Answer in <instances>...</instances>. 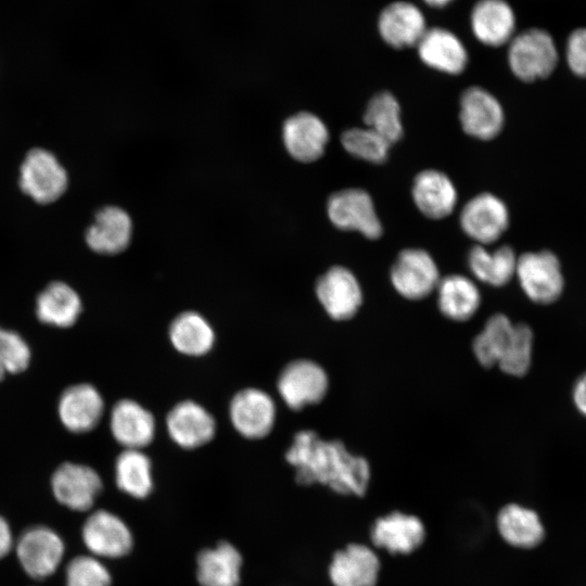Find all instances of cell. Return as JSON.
<instances>
[{
  "label": "cell",
  "instance_id": "obj_25",
  "mask_svg": "<svg viewBox=\"0 0 586 586\" xmlns=\"http://www.w3.org/2000/svg\"><path fill=\"white\" fill-rule=\"evenodd\" d=\"M425 531L419 518L398 511L375 520L371 540L391 553H410L424 540Z\"/></svg>",
  "mask_w": 586,
  "mask_h": 586
},
{
  "label": "cell",
  "instance_id": "obj_2",
  "mask_svg": "<svg viewBox=\"0 0 586 586\" xmlns=\"http://www.w3.org/2000/svg\"><path fill=\"white\" fill-rule=\"evenodd\" d=\"M559 56L553 37L540 27L519 29L506 46L507 65L524 82L548 78L557 68Z\"/></svg>",
  "mask_w": 586,
  "mask_h": 586
},
{
  "label": "cell",
  "instance_id": "obj_33",
  "mask_svg": "<svg viewBox=\"0 0 586 586\" xmlns=\"http://www.w3.org/2000/svg\"><path fill=\"white\" fill-rule=\"evenodd\" d=\"M514 323L504 314L488 318L472 343L473 354L484 368L497 365L508 345Z\"/></svg>",
  "mask_w": 586,
  "mask_h": 586
},
{
  "label": "cell",
  "instance_id": "obj_30",
  "mask_svg": "<svg viewBox=\"0 0 586 586\" xmlns=\"http://www.w3.org/2000/svg\"><path fill=\"white\" fill-rule=\"evenodd\" d=\"M518 256L509 245L493 251L474 245L468 254V267L473 276L492 286H502L515 276Z\"/></svg>",
  "mask_w": 586,
  "mask_h": 586
},
{
  "label": "cell",
  "instance_id": "obj_41",
  "mask_svg": "<svg viewBox=\"0 0 586 586\" xmlns=\"http://www.w3.org/2000/svg\"><path fill=\"white\" fill-rule=\"evenodd\" d=\"M13 546V535L7 520L0 515V559L5 557Z\"/></svg>",
  "mask_w": 586,
  "mask_h": 586
},
{
  "label": "cell",
  "instance_id": "obj_29",
  "mask_svg": "<svg viewBox=\"0 0 586 586\" xmlns=\"http://www.w3.org/2000/svg\"><path fill=\"white\" fill-rule=\"evenodd\" d=\"M168 336L174 348L187 356L199 357L214 346L215 332L199 313L188 310L176 316L169 324Z\"/></svg>",
  "mask_w": 586,
  "mask_h": 586
},
{
  "label": "cell",
  "instance_id": "obj_1",
  "mask_svg": "<svg viewBox=\"0 0 586 586\" xmlns=\"http://www.w3.org/2000/svg\"><path fill=\"white\" fill-rule=\"evenodd\" d=\"M296 469L298 484L320 483L343 495H365L370 468L364 457L351 454L339 441H324L311 430L300 431L285 454Z\"/></svg>",
  "mask_w": 586,
  "mask_h": 586
},
{
  "label": "cell",
  "instance_id": "obj_16",
  "mask_svg": "<svg viewBox=\"0 0 586 586\" xmlns=\"http://www.w3.org/2000/svg\"><path fill=\"white\" fill-rule=\"evenodd\" d=\"M51 486L56 500L76 511L89 510L103 487L94 469L74 462L62 463L54 471Z\"/></svg>",
  "mask_w": 586,
  "mask_h": 586
},
{
  "label": "cell",
  "instance_id": "obj_8",
  "mask_svg": "<svg viewBox=\"0 0 586 586\" xmlns=\"http://www.w3.org/2000/svg\"><path fill=\"white\" fill-rule=\"evenodd\" d=\"M330 221L344 231H356L370 240L379 239L383 227L370 194L359 188L334 192L327 202Z\"/></svg>",
  "mask_w": 586,
  "mask_h": 586
},
{
  "label": "cell",
  "instance_id": "obj_13",
  "mask_svg": "<svg viewBox=\"0 0 586 586\" xmlns=\"http://www.w3.org/2000/svg\"><path fill=\"white\" fill-rule=\"evenodd\" d=\"M276 416V404L271 396L256 387L239 391L229 405L231 424L249 440L267 436L275 425Z\"/></svg>",
  "mask_w": 586,
  "mask_h": 586
},
{
  "label": "cell",
  "instance_id": "obj_14",
  "mask_svg": "<svg viewBox=\"0 0 586 586\" xmlns=\"http://www.w3.org/2000/svg\"><path fill=\"white\" fill-rule=\"evenodd\" d=\"M459 104V120L468 136L492 140L502 130L504 109L497 98L485 88L471 86L464 89Z\"/></svg>",
  "mask_w": 586,
  "mask_h": 586
},
{
  "label": "cell",
  "instance_id": "obj_21",
  "mask_svg": "<svg viewBox=\"0 0 586 586\" xmlns=\"http://www.w3.org/2000/svg\"><path fill=\"white\" fill-rule=\"evenodd\" d=\"M110 430L115 441L125 449H142L155 435L153 415L132 399H120L112 408Z\"/></svg>",
  "mask_w": 586,
  "mask_h": 586
},
{
  "label": "cell",
  "instance_id": "obj_26",
  "mask_svg": "<svg viewBox=\"0 0 586 586\" xmlns=\"http://www.w3.org/2000/svg\"><path fill=\"white\" fill-rule=\"evenodd\" d=\"M81 309L82 305L78 293L62 281L48 284L39 293L36 301L38 319L46 324L59 328L73 326Z\"/></svg>",
  "mask_w": 586,
  "mask_h": 586
},
{
  "label": "cell",
  "instance_id": "obj_4",
  "mask_svg": "<svg viewBox=\"0 0 586 586\" xmlns=\"http://www.w3.org/2000/svg\"><path fill=\"white\" fill-rule=\"evenodd\" d=\"M18 184L24 194L46 205L65 193L68 175L53 153L35 148L28 151L20 167Z\"/></svg>",
  "mask_w": 586,
  "mask_h": 586
},
{
  "label": "cell",
  "instance_id": "obj_18",
  "mask_svg": "<svg viewBox=\"0 0 586 586\" xmlns=\"http://www.w3.org/2000/svg\"><path fill=\"white\" fill-rule=\"evenodd\" d=\"M166 428L168 435L178 446L194 449L213 440L216 421L199 403L182 400L168 411Z\"/></svg>",
  "mask_w": 586,
  "mask_h": 586
},
{
  "label": "cell",
  "instance_id": "obj_36",
  "mask_svg": "<svg viewBox=\"0 0 586 586\" xmlns=\"http://www.w3.org/2000/svg\"><path fill=\"white\" fill-rule=\"evenodd\" d=\"M533 332L525 323H514L508 345L497 364L506 374L524 375L532 362Z\"/></svg>",
  "mask_w": 586,
  "mask_h": 586
},
{
  "label": "cell",
  "instance_id": "obj_39",
  "mask_svg": "<svg viewBox=\"0 0 586 586\" xmlns=\"http://www.w3.org/2000/svg\"><path fill=\"white\" fill-rule=\"evenodd\" d=\"M569 69L577 77L586 78V27L573 29L564 49Z\"/></svg>",
  "mask_w": 586,
  "mask_h": 586
},
{
  "label": "cell",
  "instance_id": "obj_6",
  "mask_svg": "<svg viewBox=\"0 0 586 586\" xmlns=\"http://www.w3.org/2000/svg\"><path fill=\"white\" fill-rule=\"evenodd\" d=\"M467 24L473 39L491 49L506 48L519 30L517 12L508 0H474Z\"/></svg>",
  "mask_w": 586,
  "mask_h": 586
},
{
  "label": "cell",
  "instance_id": "obj_3",
  "mask_svg": "<svg viewBox=\"0 0 586 586\" xmlns=\"http://www.w3.org/2000/svg\"><path fill=\"white\" fill-rule=\"evenodd\" d=\"M429 25L424 8L413 0H390L374 20L379 39L397 51L415 49Z\"/></svg>",
  "mask_w": 586,
  "mask_h": 586
},
{
  "label": "cell",
  "instance_id": "obj_42",
  "mask_svg": "<svg viewBox=\"0 0 586 586\" xmlns=\"http://www.w3.org/2000/svg\"><path fill=\"white\" fill-rule=\"evenodd\" d=\"M457 0H419V3L426 9L442 11L451 7Z\"/></svg>",
  "mask_w": 586,
  "mask_h": 586
},
{
  "label": "cell",
  "instance_id": "obj_23",
  "mask_svg": "<svg viewBox=\"0 0 586 586\" xmlns=\"http://www.w3.org/2000/svg\"><path fill=\"white\" fill-rule=\"evenodd\" d=\"M132 234L130 216L118 206H105L86 231L88 246L99 254L115 255L125 251Z\"/></svg>",
  "mask_w": 586,
  "mask_h": 586
},
{
  "label": "cell",
  "instance_id": "obj_10",
  "mask_svg": "<svg viewBox=\"0 0 586 586\" xmlns=\"http://www.w3.org/2000/svg\"><path fill=\"white\" fill-rule=\"evenodd\" d=\"M390 277L396 292L410 301L429 296L441 280L435 260L422 249L403 250L392 265Z\"/></svg>",
  "mask_w": 586,
  "mask_h": 586
},
{
  "label": "cell",
  "instance_id": "obj_5",
  "mask_svg": "<svg viewBox=\"0 0 586 586\" xmlns=\"http://www.w3.org/2000/svg\"><path fill=\"white\" fill-rule=\"evenodd\" d=\"M515 276L525 295L537 304L556 302L564 289L561 263L547 250L518 256Z\"/></svg>",
  "mask_w": 586,
  "mask_h": 586
},
{
  "label": "cell",
  "instance_id": "obj_34",
  "mask_svg": "<svg viewBox=\"0 0 586 586\" xmlns=\"http://www.w3.org/2000/svg\"><path fill=\"white\" fill-rule=\"evenodd\" d=\"M364 123L391 144L403 136L400 106L393 93L380 91L367 104Z\"/></svg>",
  "mask_w": 586,
  "mask_h": 586
},
{
  "label": "cell",
  "instance_id": "obj_15",
  "mask_svg": "<svg viewBox=\"0 0 586 586\" xmlns=\"http://www.w3.org/2000/svg\"><path fill=\"white\" fill-rule=\"evenodd\" d=\"M316 295L330 318H353L362 303V291L355 275L343 266L328 269L316 282Z\"/></svg>",
  "mask_w": 586,
  "mask_h": 586
},
{
  "label": "cell",
  "instance_id": "obj_24",
  "mask_svg": "<svg viewBox=\"0 0 586 586\" xmlns=\"http://www.w3.org/2000/svg\"><path fill=\"white\" fill-rule=\"evenodd\" d=\"M379 570V558L370 548L351 544L335 552L329 575L334 586H375Z\"/></svg>",
  "mask_w": 586,
  "mask_h": 586
},
{
  "label": "cell",
  "instance_id": "obj_7",
  "mask_svg": "<svg viewBox=\"0 0 586 586\" xmlns=\"http://www.w3.org/2000/svg\"><path fill=\"white\" fill-rule=\"evenodd\" d=\"M415 51L423 65L449 76L461 75L470 62L463 39L445 25H429Z\"/></svg>",
  "mask_w": 586,
  "mask_h": 586
},
{
  "label": "cell",
  "instance_id": "obj_17",
  "mask_svg": "<svg viewBox=\"0 0 586 586\" xmlns=\"http://www.w3.org/2000/svg\"><path fill=\"white\" fill-rule=\"evenodd\" d=\"M81 536L85 546L98 557L119 558L132 548V535L127 525L114 513L98 510L84 523Z\"/></svg>",
  "mask_w": 586,
  "mask_h": 586
},
{
  "label": "cell",
  "instance_id": "obj_31",
  "mask_svg": "<svg viewBox=\"0 0 586 586\" xmlns=\"http://www.w3.org/2000/svg\"><path fill=\"white\" fill-rule=\"evenodd\" d=\"M497 526L501 537L518 548H534L545 537V530L538 514L517 504H509L501 508L497 515Z\"/></svg>",
  "mask_w": 586,
  "mask_h": 586
},
{
  "label": "cell",
  "instance_id": "obj_40",
  "mask_svg": "<svg viewBox=\"0 0 586 586\" xmlns=\"http://www.w3.org/2000/svg\"><path fill=\"white\" fill-rule=\"evenodd\" d=\"M572 397L578 412L586 418V372L576 380Z\"/></svg>",
  "mask_w": 586,
  "mask_h": 586
},
{
  "label": "cell",
  "instance_id": "obj_35",
  "mask_svg": "<svg viewBox=\"0 0 586 586\" xmlns=\"http://www.w3.org/2000/svg\"><path fill=\"white\" fill-rule=\"evenodd\" d=\"M344 150L352 156L372 164L387 160L391 143L369 127H354L341 136Z\"/></svg>",
  "mask_w": 586,
  "mask_h": 586
},
{
  "label": "cell",
  "instance_id": "obj_27",
  "mask_svg": "<svg viewBox=\"0 0 586 586\" xmlns=\"http://www.w3.org/2000/svg\"><path fill=\"white\" fill-rule=\"evenodd\" d=\"M440 311L454 321H467L479 310L481 294L476 284L466 276L449 275L440 280L437 288Z\"/></svg>",
  "mask_w": 586,
  "mask_h": 586
},
{
  "label": "cell",
  "instance_id": "obj_19",
  "mask_svg": "<svg viewBox=\"0 0 586 586\" xmlns=\"http://www.w3.org/2000/svg\"><path fill=\"white\" fill-rule=\"evenodd\" d=\"M282 139L286 151L294 160L311 163L324 153L329 130L317 115L300 112L284 122Z\"/></svg>",
  "mask_w": 586,
  "mask_h": 586
},
{
  "label": "cell",
  "instance_id": "obj_28",
  "mask_svg": "<svg viewBox=\"0 0 586 586\" xmlns=\"http://www.w3.org/2000/svg\"><path fill=\"white\" fill-rule=\"evenodd\" d=\"M242 557L228 542H221L198 556L196 577L202 586H238Z\"/></svg>",
  "mask_w": 586,
  "mask_h": 586
},
{
  "label": "cell",
  "instance_id": "obj_37",
  "mask_svg": "<svg viewBox=\"0 0 586 586\" xmlns=\"http://www.w3.org/2000/svg\"><path fill=\"white\" fill-rule=\"evenodd\" d=\"M30 358L27 342L17 332L0 327V381L7 374L25 371Z\"/></svg>",
  "mask_w": 586,
  "mask_h": 586
},
{
  "label": "cell",
  "instance_id": "obj_20",
  "mask_svg": "<svg viewBox=\"0 0 586 586\" xmlns=\"http://www.w3.org/2000/svg\"><path fill=\"white\" fill-rule=\"evenodd\" d=\"M104 412V400L91 384L68 386L60 396L58 413L62 424L71 432L86 433L93 430Z\"/></svg>",
  "mask_w": 586,
  "mask_h": 586
},
{
  "label": "cell",
  "instance_id": "obj_32",
  "mask_svg": "<svg viewBox=\"0 0 586 586\" xmlns=\"http://www.w3.org/2000/svg\"><path fill=\"white\" fill-rule=\"evenodd\" d=\"M151 461L141 449H124L115 461L118 488L135 498L146 497L153 487Z\"/></svg>",
  "mask_w": 586,
  "mask_h": 586
},
{
  "label": "cell",
  "instance_id": "obj_22",
  "mask_svg": "<svg viewBox=\"0 0 586 586\" xmlns=\"http://www.w3.org/2000/svg\"><path fill=\"white\" fill-rule=\"evenodd\" d=\"M411 196L417 208L431 219L450 215L458 198L451 179L437 169H424L415 177Z\"/></svg>",
  "mask_w": 586,
  "mask_h": 586
},
{
  "label": "cell",
  "instance_id": "obj_38",
  "mask_svg": "<svg viewBox=\"0 0 586 586\" xmlns=\"http://www.w3.org/2000/svg\"><path fill=\"white\" fill-rule=\"evenodd\" d=\"M111 574L93 556H77L65 569V586H110Z\"/></svg>",
  "mask_w": 586,
  "mask_h": 586
},
{
  "label": "cell",
  "instance_id": "obj_12",
  "mask_svg": "<svg viewBox=\"0 0 586 586\" xmlns=\"http://www.w3.org/2000/svg\"><path fill=\"white\" fill-rule=\"evenodd\" d=\"M459 222L462 231L476 244L496 242L509 226V211L505 202L492 193H480L462 207Z\"/></svg>",
  "mask_w": 586,
  "mask_h": 586
},
{
  "label": "cell",
  "instance_id": "obj_9",
  "mask_svg": "<svg viewBox=\"0 0 586 586\" xmlns=\"http://www.w3.org/2000/svg\"><path fill=\"white\" fill-rule=\"evenodd\" d=\"M65 552L61 536L46 525L26 528L16 543V556L24 572L35 579L52 575Z\"/></svg>",
  "mask_w": 586,
  "mask_h": 586
},
{
  "label": "cell",
  "instance_id": "obj_11",
  "mask_svg": "<svg viewBox=\"0 0 586 586\" xmlns=\"http://www.w3.org/2000/svg\"><path fill=\"white\" fill-rule=\"evenodd\" d=\"M329 387L324 369L309 359L289 362L280 372L277 390L288 407L300 410L322 400Z\"/></svg>",
  "mask_w": 586,
  "mask_h": 586
}]
</instances>
